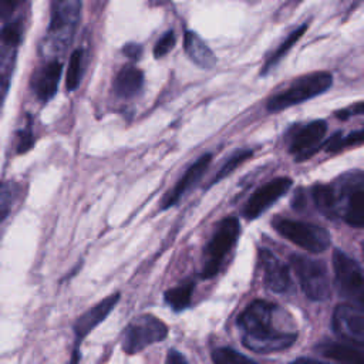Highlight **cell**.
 <instances>
[{
  "instance_id": "cell-32",
  "label": "cell",
  "mask_w": 364,
  "mask_h": 364,
  "mask_svg": "<svg viewBox=\"0 0 364 364\" xmlns=\"http://www.w3.org/2000/svg\"><path fill=\"white\" fill-rule=\"evenodd\" d=\"M122 53L131 60V61H136L139 60L141 54H142V47L136 43H128L124 46L122 48Z\"/></svg>"
},
{
  "instance_id": "cell-2",
  "label": "cell",
  "mask_w": 364,
  "mask_h": 364,
  "mask_svg": "<svg viewBox=\"0 0 364 364\" xmlns=\"http://www.w3.org/2000/svg\"><path fill=\"white\" fill-rule=\"evenodd\" d=\"M311 196L327 218L364 228V171H350L331 183H317L311 188Z\"/></svg>"
},
{
  "instance_id": "cell-12",
  "label": "cell",
  "mask_w": 364,
  "mask_h": 364,
  "mask_svg": "<svg viewBox=\"0 0 364 364\" xmlns=\"http://www.w3.org/2000/svg\"><path fill=\"white\" fill-rule=\"evenodd\" d=\"M291 186V179L286 176L274 178L257 188L243 208V216L249 220L259 218L274 202H277Z\"/></svg>"
},
{
  "instance_id": "cell-18",
  "label": "cell",
  "mask_w": 364,
  "mask_h": 364,
  "mask_svg": "<svg viewBox=\"0 0 364 364\" xmlns=\"http://www.w3.org/2000/svg\"><path fill=\"white\" fill-rule=\"evenodd\" d=\"M144 85V73L135 65L122 67L112 84L114 92L121 98H132L139 94Z\"/></svg>"
},
{
  "instance_id": "cell-19",
  "label": "cell",
  "mask_w": 364,
  "mask_h": 364,
  "mask_svg": "<svg viewBox=\"0 0 364 364\" xmlns=\"http://www.w3.org/2000/svg\"><path fill=\"white\" fill-rule=\"evenodd\" d=\"M183 47L188 57L200 68L210 70L216 64V57L213 51L206 46V43L193 31H185Z\"/></svg>"
},
{
  "instance_id": "cell-25",
  "label": "cell",
  "mask_w": 364,
  "mask_h": 364,
  "mask_svg": "<svg viewBox=\"0 0 364 364\" xmlns=\"http://www.w3.org/2000/svg\"><path fill=\"white\" fill-rule=\"evenodd\" d=\"M252 151L250 149H242V151H237L235 152L232 156H229L226 159V162L222 165V168L218 171V173L215 175V178L212 179V183H216L219 182L220 179L226 178L228 175H230L239 165H242L246 159H249L252 156Z\"/></svg>"
},
{
  "instance_id": "cell-9",
  "label": "cell",
  "mask_w": 364,
  "mask_h": 364,
  "mask_svg": "<svg viewBox=\"0 0 364 364\" xmlns=\"http://www.w3.org/2000/svg\"><path fill=\"white\" fill-rule=\"evenodd\" d=\"M168 336V327L158 317L144 314L132 320L122 337V350L127 354H136L151 344L162 341Z\"/></svg>"
},
{
  "instance_id": "cell-26",
  "label": "cell",
  "mask_w": 364,
  "mask_h": 364,
  "mask_svg": "<svg viewBox=\"0 0 364 364\" xmlns=\"http://www.w3.org/2000/svg\"><path fill=\"white\" fill-rule=\"evenodd\" d=\"M16 199V185L13 182H0V223L9 216Z\"/></svg>"
},
{
  "instance_id": "cell-13",
  "label": "cell",
  "mask_w": 364,
  "mask_h": 364,
  "mask_svg": "<svg viewBox=\"0 0 364 364\" xmlns=\"http://www.w3.org/2000/svg\"><path fill=\"white\" fill-rule=\"evenodd\" d=\"M333 330L337 337L357 346H364V313L347 304H340L333 313Z\"/></svg>"
},
{
  "instance_id": "cell-3",
  "label": "cell",
  "mask_w": 364,
  "mask_h": 364,
  "mask_svg": "<svg viewBox=\"0 0 364 364\" xmlns=\"http://www.w3.org/2000/svg\"><path fill=\"white\" fill-rule=\"evenodd\" d=\"M333 84L328 71H313L293 80L284 90L267 100V111L279 112L324 94Z\"/></svg>"
},
{
  "instance_id": "cell-14",
  "label": "cell",
  "mask_w": 364,
  "mask_h": 364,
  "mask_svg": "<svg viewBox=\"0 0 364 364\" xmlns=\"http://www.w3.org/2000/svg\"><path fill=\"white\" fill-rule=\"evenodd\" d=\"M119 300V293H114L105 299H102L100 303L94 304L90 310H87L84 314L78 317V320L74 324V334H75V350L73 353V361H78V346L82 341L84 337H87L100 323L104 321V318L112 311L115 304Z\"/></svg>"
},
{
  "instance_id": "cell-21",
  "label": "cell",
  "mask_w": 364,
  "mask_h": 364,
  "mask_svg": "<svg viewBox=\"0 0 364 364\" xmlns=\"http://www.w3.org/2000/svg\"><path fill=\"white\" fill-rule=\"evenodd\" d=\"M317 350L321 355L341 363H357L364 364V350L351 347L340 343H323L317 346Z\"/></svg>"
},
{
  "instance_id": "cell-20",
  "label": "cell",
  "mask_w": 364,
  "mask_h": 364,
  "mask_svg": "<svg viewBox=\"0 0 364 364\" xmlns=\"http://www.w3.org/2000/svg\"><path fill=\"white\" fill-rule=\"evenodd\" d=\"M307 28H309V23H307V21H304V23H301L300 26L294 27V28L280 41V44L269 54V57L266 58V61H264L263 65H262L260 74H262V75H266L267 73H270V71L289 54V51L299 43V40L304 36V33L307 31Z\"/></svg>"
},
{
  "instance_id": "cell-31",
  "label": "cell",
  "mask_w": 364,
  "mask_h": 364,
  "mask_svg": "<svg viewBox=\"0 0 364 364\" xmlns=\"http://www.w3.org/2000/svg\"><path fill=\"white\" fill-rule=\"evenodd\" d=\"M354 115H364V101L353 104L350 107H346V108L337 111V117L343 118V119H346L348 117H354Z\"/></svg>"
},
{
  "instance_id": "cell-15",
  "label": "cell",
  "mask_w": 364,
  "mask_h": 364,
  "mask_svg": "<svg viewBox=\"0 0 364 364\" xmlns=\"http://www.w3.org/2000/svg\"><path fill=\"white\" fill-rule=\"evenodd\" d=\"M260 266L263 269V280L269 290L274 293H287L293 287L289 267L269 249L259 252Z\"/></svg>"
},
{
  "instance_id": "cell-4",
  "label": "cell",
  "mask_w": 364,
  "mask_h": 364,
  "mask_svg": "<svg viewBox=\"0 0 364 364\" xmlns=\"http://www.w3.org/2000/svg\"><path fill=\"white\" fill-rule=\"evenodd\" d=\"M80 0H51V18L46 38L48 53H64L80 20Z\"/></svg>"
},
{
  "instance_id": "cell-8",
  "label": "cell",
  "mask_w": 364,
  "mask_h": 364,
  "mask_svg": "<svg viewBox=\"0 0 364 364\" xmlns=\"http://www.w3.org/2000/svg\"><path fill=\"white\" fill-rule=\"evenodd\" d=\"M272 225L279 235L304 250L318 253L324 252L330 245L328 232L318 225L284 218L274 219Z\"/></svg>"
},
{
  "instance_id": "cell-28",
  "label": "cell",
  "mask_w": 364,
  "mask_h": 364,
  "mask_svg": "<svg viewBox=\"0 0 364 364\" xmlns=\"http://www.w3.org/2000/svg\"><path fill=\"white\" fill-rule=\"evenodd\" d=\"M33 144H34L33 127H31V122H27L26 127L18 129V132H17V144H16L17 154L27 152L28 149H31Z\"/></svg>"
},
{
  "instance_id": "cell-27",
  "label": "cell",
  "mask_w": 364,
  "mask_h": 364,
  "mask_svg": "<svg viewBox=\"0 0 364 364\" xmlns=\"http://www.w3.org/2000/svg\"><path fill=\"white\" fill-rule=\"evenodd\" d=\"M212 360L216 364H242V363H253V360H250L249 357L237 353L233 348H228V347H222V348H216L212 353Z\"/></svg>"
},
{
  "instance_id": "cell-33",
  "label": "cell",
  "mask_w": 364,
  "mask_h": 364,
  "mask_svg": "<svg viewBox=\"0 0 364 364\" xmlns=\"http://www.w3.org/2000/svg\"><path fill=\"white\" fill-rule=\"evenodd\" d=\"M166 361L172 363V364H176V363H186V358L181 353H178L175 350H171L168 357H166Z\"/></svg>"
},
{
  "instance_id": "cell-24",
  "label": "cell",
  "mask_w": 364,
  "mask_h": 364,
  "mask_svg": "<svg viewBox=\"0 0 364 364\" xmlns=\"http://www.w3.org/2000/svg\"><path fill=\"white\" fill-rule=\"evenodd\" d=\"M360 144H364V127L360 128V129H355V131H351L348 134H334L327 142H326V149L327 152H336V151H340L343 148H347V146H355V145H360Z\"/></svg>"
},
{
  "instance_id": "cell-10",
  "label": "cell",
  "mask_w": 364,
  "mask_h": 364,
  "mask_svg": "<svg viewBox=\"0 0 364 364\" xmlns=\"http://www.w3.org/2000/svg\"><path fill=\"white\" fill-rule=\"evenodd\" d=\"M327 132V124L321 119L299 124L287 134V149L294 161L311 158L323 145Z\"/></svg>"
},
{
  "instance_id": "cell-17",
  "label": "cell",
  "mask_w": 364,
  "mask_h": 364,
  "mask_svg": "<svg viewBox=\"0 0 364 364\" xmlns=\"http://www.w3.org/2000/svg\"><path fill=\"white\" fill-rule=\"evenodd\" d=\"M212 155L210 154H205L200 158H198L183 173V176L176 182V185L173 186V189L162 200V209H168L171 206H173L181 196L191 189L205 173V171L208 169L209 164H210Z\"/></svg>"
},
{
  "instance_id": "cell-7",
  "label": "cell",
  "mask_w": 364,
  "mask_h": 364,
  "mask_svg": "<svg viewBox=\"0 0 364 364\" xmlns=\"http://www.w3.org/2000/svg\"><path fill=\"white\" fill-rule=\"evenodd\" d=\"M290 262L306 297L313 301L327 300L330 296V279L324 262L301 255H293Z\"/></svg>"
},
{
  "instance_id": "cell-30",
  "label": "cell",
  "mask_w": 364,
  "mask_h": 364,
  "mask_svg": "<svg viewBox=\"0 0 364 364\" xmlns=\"http://www.w3.org/2000/svg\"><path fill=\"white\" fill-rule=\"evenodd\" d=\"M24 0H0V18L10 21L16 10L23 4Z\"/></svg>"
},
{
  "instance_id": "cell-16",
  "label": "cell",
  "mask_w": 364,
  "mask_h": 364,
  "mask_svg": "<svg viewBox=\"0 0 364 364\" xmlns=\"http://www.w3.org/2000/svg\"><path fill=\"white\" fill-rule=\"evenodd\" d=\"M61 71L63 65L55 58L47 61L41 68H38L31 82L33 91L38 100L46 102L55 95L61 78Z\"/></svg>"
},
{
  "instance_id": "cell-5",
  "label": "cell",
  "mask_w": 364,
  "mask_h": 364,
  "mask_svg": "<svg viewBox=\"0 0 364 364\" xmlns=\"http://www.w3.org/2000/svg\"><path fill=\"white\" fill-rule=\"evenodd\" d=\"M239 233L240 225L235 216H228L218 225L203 252V266L200 273L203 279H210L219 272L225 257L236 245Z\"/></svg>"
},
{
  "instance_id": "cell-34",
  "label": "cell",
  "mask_w": 364,
  "mask_h": 364,
  "mask_svg": "<svg viewBox=\"0 0 364 364\" xmlns=\"http://www.w3.org/2000/svg\"><path fill=\"white\" fill-rule=\"evenodd\" d=\"M363 256H364V243H363Z\"/></svg>"
},
{
  "instance_id": "cell-22",
  "label": "cell",
  "mask_w": 364,
  "mask_h": 364,
  "mask_svg": "<svg viewBox=\"0 0 364 364\" xmlns=\"http://www.w3.org/2000/svg\"><path fill=\"white\" fill-rule=\"evenodd\" d=\"M193 289H195V283L192 280H186L182 284L166 290L164 294L165 301L175 311H182L183 309H186L191 304Z\"/></svg>"
},
{
  "instance_id": "cell-23",
  "label": "cell",
  "mask_w": 364,
  "mask_h": 364,
  "mask_svg": "<svg viewBox=\"0 0 364 364\" xmlns=\"http://www.w3.org/2000/svg\"><path fill=\"white\" fill-rule=\"evenodd\" d=\"M84 73V51L81 48H77L73 51L67 68L65 75V85L68 91H74L78 88L81 77Z\"/></svg>"
},
{
  "instance_id": "cell-1",
  "label": "cell",
  "mask_w": 364,
  "mask_h": 364,
  "mask_svg": "<svg viewBox=\"0 0 364 364\" xmlns=\"http://www.w3.org/2000/svg\"><path fill=\"white\" fill-rule=\"evenodd\" d=\"M237 326L243 346L255 353L283 351L297 340L291 316L267 300L252 301L237 317Z\"/></svg>"
},
{
  "instance_id": "cell-11",
  "label": "cell",
  "mask_w": 364,
  "mask_h": 364,
  "mask_svg": "<svg viewBox=\"0 0 364 364\" xmlns=\"http://www.w3.org/2000/svg\"><path fill=\"white\" fill-rule=\"evenodd\" d=\"M23 36V21L11 20L0 31V105L4 101L16 65L17 48Z\"/></svg>"
},
{
  "instance_id": "cell-29",
  "label": "cell",
  "mask_w": 364,
  "mask_h": 364,
  "mask_svg": "<svg viewBox=\"0 0 364 364\" xmlns=\"http://www.w3.org/2000/svg\"><path fill=\"white\" fill-rule=\"evenodd\" d=\"M175 40H176L175 33H173L172 30L166 31V33L156 41V44H155V47H154V55H155L156 58H161V57L166 55V54L173 48Z\"/></svg>"
},
{
  "instance_id": "cell-6",
  "label": "cell",
  "mask_w": 364,
  "mask_h": 364,
  "mask_svg": "<svg viewBox=\"0 0 364 364\" xmlns=\"http://www.w3.org/2000/svg\"><path fill=\"white\" fill-rule=\"evenodd\" d=\"M333 269L340 296L364 313V274L358 263L337 249L333 253Z\"/></svg>"
}]
</instances>
